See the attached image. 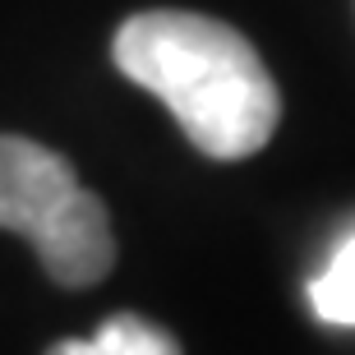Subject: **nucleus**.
<instances>
[{
    "label": "nucleus",
    "mask_w": 355,
    "mask_h": 355,
    "mask_svg": "<svg viewBox=\"0 0 355 355\" xmlns=\"http://www.w3.org/2000/svg\"><path fill=\"white\" fill-rule=\"evenodd\" d=\"M120 74L166 102L184 139L217 162L254 157L277 134L282 92L263 55L222 19L144 10L111 42Z\"/></svg>",
    "instance_id": "obj_1"
},
{
    "label": "nucleus",
    "mask_w": 355,
    "mask_h": 355,
    "mask_svg": "<svg viewBox=\"0 0 355 355\" xmlns=\"http://www.w3.org/2000/svg\"><path fill=\"white\" fill-rule=\"evenodd\" d=\"M0 231L24 236L60 286H97L116 263L102 198L88 194L60 153L0 134Z\"/></svg>",
    "instance_id": "obj_2"
},
{
    "label": "nucleus",
    "mask_w": 355,
    "mask_h": 355,
    "mask_svg": "<svg viewBox=\"0 0 355 355\" xmlns=\"http://www.w3.org/2000/svg\"><path fill=\"white\" fill-rule=\"evenodd\" d=\"M46 355H180L175 337L157 323H148L139 314H116L106 318L92 337H69L55 342Z\"/></svg>",
    "instance_id": "obj_3"
},
{
    "label": "nucleus",
    "mask_w": 355,
    "mask_h": 355,
    "mask_svg": "<svg viewBox=\"0 0 355 355\" xmlns=\"http://www.w3.org/2000/svg\"><path fill=\"white\" fill-rule=\"evenodd\" d=\"M309 304L328 328H355V231H346L323 272L309 282Z\"/></svg>",
    "instance_id": "obj_4"
}]
</instances>
